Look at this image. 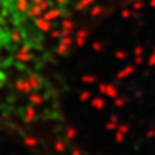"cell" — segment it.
<instances>
[{"label":"cell","mask_w":155,"mask_h":155,"mask_svg":"<svg viewBox=\"0 0 155 155\" xmlns=\"http://www.w3.org/2000/svg\"><path fill=\"white\" fill-rule=\"evenodd\" d=\"M109 0H0V131L35 137L61 116L58 71Z\"/></svg>","instance_id":"cell-1"}]
</instances>
